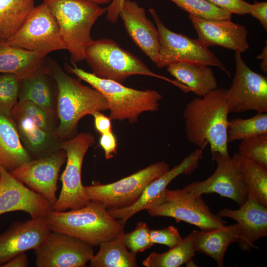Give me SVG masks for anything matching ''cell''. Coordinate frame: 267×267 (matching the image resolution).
I'll return each mask as SVG.
<instances>
[{
  "mask_svg": "<svg viewBox=\"0 0 267 267\" xmlns=\"http://www.w3.org/2000/svg\"><path fill=\"white\" fill-rule=\"evenodd\" d=\"M226 92L227 89L217 88L193 98L185 106L183 117L189 143L204 149L209 144L212 154L229 156Z\"/></svg>",
  "mask_w": 267,
  "mask_h": 267,
  "instance_id": "cell-1",
  "label": "cell"
},
{
  "mask_svg": "<svg viewBox=\"0 0 267 267\" xmlns=\"http://www.w3.org/2000/svg\"><path fill=\"white\" fill-rule=\"evenodd\" d=\"M46 64L57 89L59 124L55 134L59 139H69L77 135L78 124L82 118L95 111L108 110V104L100 92L70 76L54 60L48 59Z\"/></svg>",
  "mask_w": 267,
  "mask_h": 267,
  "instance_id": "cell-2",
  "label": "cell"
},
{
  "mask_svg": "<svg viewBox=\"0 0 267 267\" xmlns=\"http://www.w3.org/2000/svg\"><path fill=\"white\" fill-rule=\"evenodd\" d=\"M45 219L51 231L69 234L93 247L123 233L125 224L111 216L103 205L92 200L69 211L52 210Z\"/></svg>",
  "mask_w": 267,
  "mask_h": 267,
  "instance_id": "cell-3",
  "label": "cell"
},
{
  "mask_svg": "<svg viewBox=\"0 0 267 267\" xmlns=\"http://www.w3.org/2000/svg\"><path fill=\"white\" fill-rule=\"evenodd\" d=\"M58 23L61 38L70 53L72 65L85 58L92 41L91 28L106 8L89 0H44Z\"/></svg>",
  "mask_w": 267,
  "mask_h": 267,
  "instance_id": "cell-4",
  "label": "cell"
},
{
  "mask_svg": "<svg viewBox=\"0 0 267 267\" xmlns=\"http://www.w3.org/2000/svg\"><path fill=\"white\" fill-rule=\"evenodd\" d=\"M65 63L66 70L80 80L89 84L100 92L108 104L109 118L111 120H128L134 124L139 115L145 112L159 110L162 95L155 90H137L124 86L114 81L99 78L93 73Z\"/></svg>",
  "mask_w": 267,
  "mask_h": 267,
  "instance_id": "cell-5",
  "label": "cell"
},
{
  "mask_svg": "<svg viewBox=\"0 0 267 267\" xmlns=\"http://www.w3.org/2000/svg\"><path fill=\"white\" fill-rule=\"evenodd\" d=\"M96 77L122 84L130 76L141 75L167 81L186 93L188 88L177 80H172L151 71L139 59L124 49L111 39L92 40L86 49L85 58Z\"/></svg>",
  "mask_w": 267,
  "mask_h": 267,
  "instance_id": "cell-6",
  "label": "cell"
},
{
  "mask_svg": "<svg viewBox=\"0 0 267 267\" xmlns=\"http://www.w3.org/2000/svg\"><path fill=\"white\" fill-rule=\"evenodd\" d=\"M169 170L168 164L160 161L117 181L108 184L94 181L84 188L90 200L101 204L107 209L126 208L139 199L150 182Z\"/></svg>",
  "mask_w": 267,
  "mask_h": 267,
  "instance_id": "cell-7",
  "label": "cell"
},
{
  "mask_svg": "<svg viewBox=\"0 0 267 267\" xmlns=\"http://www.w3.org/2000/svg\"><path fill=\"white\" fill-rule=\"evenodd\" d=\"M152 217L174 218L176 222L183 221L205 231L225 226L226 222L210 211L202 196L183 189L166 188L162 196L147 210Z\"/></svg>",
  "mask_w": 267,
  "mask_h": 267,
  "instance_id": "cell-8",
  "label": "cell"
},
{
  "mask_svg": "<svg viewBox=\"0 0 267 267\" xmlns=\"http://www.w3.org/2000/svg\"><path fill=\"white\" fill-rule=\"evenodd\" d=\"M95 143L94 136L82 133L61 142L59 149L66 154V167L61 176L62 188L52 209L64 211L77 209L86 205L89 199L82 181V168L88 149Z\"/></svg>",
  "mask_w": 267,
  "mask_h": 267,
  "instance_id": "cell-9",
  "label": "cell"
},
{
  "mask_svg": "<svg viewBox=\"0 0 267 267\" xmlns=\"http://www.w3.org/2000/svg\"><path fill=\"white\" fill-rule=\"evenodd\" d=\"M149 11L159 34L160 49L155 63L158 68L167 67L175 63L184 62L215 66L230 76L225 65L197 39H194L171 31L164 25L154 9L150 8Z\"/></svg>",
  "mask_w": 267,
  "mask_h": 267,
  "instance_id": "cell-10",
  "label": "cell"
},
{
  "mask_svg": "<svg viewBox=\"0 0 267 267\" xmlns=\"http://www.w3.org/2000/svg\"><path fill=\"white\" fill-rule=\"evenodd\" d=\"M6 41L13 46L46 55L66 50L56 20L44 2L34 7L20 29Z\"/></svg>",
  "mask_w": 267,
  "mask_h": 267,
  "instance_id": "cell-11",
  "label": "cell"
},
{
  "mask_svg": "<svg viewBox=\"0 0 267 267\" xmlns=\"http://www.w3.org/2000/svg\"><path fill=\"white\" fill-rule=\"evenodd\" d=\"M235 75L226 92L229 113L247 111L267 113V77L251 70L240 53L235 52Z\"/></svg>",
  "mask_w": 267,
  "mask_h": 267,
  "instance_id": "cell-12",
  "label": "cell"
},
{
  "mask_svg": "<svg viewBox=\"0 0 267 267\" xmlns=\"http://www.w3.org/2000/svg\"><path fill=\"white\" fill-rule=\"evenodd\" d=\"M212 154L217 168L207 179L194 181L183 188L189 192L197 195L217 193L230 198L240 206L246 201L248 194L238 162V155L225 156L218 153Z\"/></svg>",
  "mask_w": 267,
  "mask_h": 267,
  "instance_id": "cell-13",
  "label": "cell"
},
{
  "mask_svg": "<svg viewBox=\"0 0 267 267\" xmlns=\"http://www.w3.org/2000/svg\"><path fill=\"white\" fill-rule=\"evenodd\" d=\"M93 246L69 234L50 231L35 249L38 267H84L94 255Z\"/></svg>",
  "mask_w": 267,
  "mask_h": 267,
  "instance_id": "cell-14",
  "label": "cell"
},
{
  "mask_svg": "<svg viewBox=\"0 0 267 267\" xmlns=\"http://www.w3.org/2000/svg\"><path fill=\"white\" fill-rule=\"evenodd\" d=\"M66 154L63 149L45 157L32 159L10 174L33 190L44 196L53 206L57 198V180L62 166L66 162Z\"/></svg>",
  "mask_w": 267,
  "mask_h": 267,
  "instance_id": "cell-15",
  "label": "cell"
},
{
  "mask_svg": "<svg viewBox=\"0 0 267 267\" xmlns=\"http://www.w3.org/2000/svg\"><path fill=\"white\" fill-rule=\"evenodd\" d=\"M52 206L42 194L33 190L0 166V215L23 211L31 219L44 218Z\"/></svg>",
  "mask_w": 267,
  "mask_h": 267,
  "instance_id": "cell-16",
  "label": "cell"
},
{
  "mask_svg": "<svg viewBox=\"0 0 267 267\" xmlns=\"http://www.w3.org/2000/svg\"><path fill=\"white\" fill-rule=\"evenodd\" d=\"M203 149L198 148L186 156L178 165L168 170L150 182L144 189L139 199L130 207L123 209H108V213L125 224L136 213L152 207L161 197L168 185L176 177L189 175L199 166L203 158Z\"/></svg>",
  "mask_w": 267,
  "mask_h": 267,
  "instance_id": "cell-17",
  "label": "cell"
},
{
  "mask_svg": "<svg viewBox=\"0 0 267 267\" xmlns=\"http://www.w3.org/2000/svg\"><path fill=\"white\" fill-rule=\"evenodd\" d=\"M50 231L45 217L13 222L0 234V267L19 254L35 249Z\"/></svg>",
  "mask_w": 267,
  "mask_h": 267,
  "instance_id": "cell-18",
  "label": "cell"
},
{
  "mask_svg": "<svg viewBox=\"0 0 267 267\" xmlns=\"http://www.w3.org/2000/svg\"><path fill=\"white\" fill-rule=\"evenodd\" d=\"M189 18L205 46H220L242 53L249 48L245 26L231 20H209L192 15Z\"/></svg>",
  "mask_w": 267,
  "mask_h": 267,
  "instance_id": "cell-19",
  "label": "cell"
},
{
  "mask_svg": "<svg viewBox=\"0 0 267 267\" xmlns=\"http://www.w3.org/2000/svg\"><path fill=\"white\" fill-rule=\"evenodd\" d=\"M221 217L232 219L237 222L240 229L238 241L240 249L250 251L256 241L267 235V207L255 199L248 197L238 209L224 208L218 214Z\"/></svg>",
  "mask_w": 267,
  "mask_h": 267,
  "instance_id": "cell-20",
  "label": "cell"
},
{
  "mask_svg": "<svg viewBox=\"0 0 267 267\" xmlns=\"http://www.w3.org/2000/svg\"><path fill=\"white\" fill-rule=\"evenodd\" d=\"M119 17L131 38L155 63L160 49L159 34L157 27L146 17L145 9L134 1L125 0Z\"/></svg>",
  "mask_w": 267,
  "mask_h": 267,
  "instance_id": "cell-21",
  "label": "cell"
},
{
  "mask_svg": "<svg viewBox=\"0 0 267 267\" xmlns=\"http://www.w3.org/2000/svg\"><path fill=\"white\" fill-rule=\"evenodd\" d=\"M11 119L32 158H43L59 150L60 142L55 133L45 131L39 123L31 118L11 116Z\"/></svg>",
  "mask_w": 267,
  "mask_h": 267,
  "instance_id": "cell-22",
  "label": "cell"
},
{
  "mask_svg": "<svg viewBox=\"0 0 267 267\" xmlns=\"http://www.w3.org/2000/svg\"><path fill=\"white\" fill-rule=\"evenodd\" d=\"M46 55L13 46L0 41V73L16 75L22 79L45 64Z\"/></svg>",
  "mask_w": 267,
  "mask_h": 267,
  "instance_id": "cell-23",
  "label": "cell"
},
{
  "mask_svg": "<svg viewBox=\"0 0 267 267\" xmlns=\"http://www.w3.org/2000/svg\"><path fill=\"white\" fill-rule=\"evenodd\" d=\"M239 238L240 229L237 223L209 231H198L194 238V248L196 252L211 257L219 267H222L228 247L238 242Z\"/></svg>",
  "mask_w": 267,
  "mask_h": 267,
  "instance_id": "cell-24",
  "label": "cell"
},
{
  "mask_svg": "<svg viewBox=\"0 0 267 267\" xmlns=\"http://www.w3.org/2000/svg\"><path fill=\"white\" fill-rule=\"evenodd\" d=\"M51 77L45 62L36 73L22 80L19 100H29L53 117L54 95Z\"/></svg>",
  "mask_w": 267,
  "mask_h": 267,
  "instance_id": "cell-25",
  "label": "cell"
},
{
  "mask_svg": "<svg viewBox=\"0 0 267 267\" xmlns=\"http://www.w3.org/2000/svg\"><path fill=\"white\" fill-rule=\"evenodd\" d=\"M167 70L176 80L199 97L218 88L214 73L208 66L178 62L170 64Z\"/></svg>",
  "mask_w": 267,
  "mask_h": 267,
  "instance_id": "cell-26",
  "label": "cell"
},
{
  "mask_svg": "<svg viewBox=\"0 0 267 267\" xmlns=\"http://www.w3.org/2000/svg\"><path fill=\"white\" fill-rule=\"evenodd\" d=\"M32 159L11 119L0 114V166L10 172Z\"/></svg>",
  "mask_w": 267,
  "mask_h": 267,
  "instance_id": "cell-27",
  "label": "cell"
},
{
  "mask_svg": "<svg viewBox=\"0 0 267 267\" xmlns=\"http://www.w3.org/2000/svg\"><path fill=\"white\" fill-rule=\"evenodd\" d=\"M198 230L192 231L176 246L162 253H151L142 262L146 267H178L183 264L191 265L195 256L194 241Z\"/></svg>",
  "mask_w": 267,
  "mask_h": 267,
  "instance_id": "cell-28",
  "label": "cell"
},
{
  "mask_svg": "<svg viewBox=\"0 0 267 267\" xmlns=\"http://www.w3.org/2000/svg\"><path fill=\"white\" fill-rule=\"evenodd\" d=\"M122 234L99 244L97 253L90 258L91 267H136V255L129 252Z\"/></svg>",
  "mask_w": 267,
  "mask_h": 267,
  "instance_id": "cell-29",
  "label": "cell"
},
{
  "mask_svg": "<svg viewBox=\"0 0 267 267\" xmlns=\"http://www.w3.org/2000/svg\"><path fill=\"white\" fill-rule=\"evenodd\" d=\"M35 7V0H0V41L14 35Z\"/></svg>",
  "mask_w": 267,
  "mask_h": 267,
  "instance_id": "cell-30",
  "label": "cell"
},
{
  "mask_svg": "<svg viewBox=\"0 0 267 267\" xmlns=\"http://www.w3.org/2000/svg\"><path fill=\"white\" fill-rule=\"evenodd\" d=\"M238 155L248 197L267 207V168Z\"/></svg>",
  "mask_w": 267,
  "mask_h": 267,
  "instance_id": "cell-31",
  "label": "cell"
},
{
  "mask_svg": "<svg viewBox=\"0 0 267 267\" xmlns=\"http://www.w3.org/2000/svg\"><path fill=\"white\" fill-rule=\"evenodd\" d=\"M227 142L267 134V114L257 113L248 118H235L228 121Z\"/></svg>",
  "mask_w": 267,
  "mask_h": 267,
  "instance_id": "cell-32",
  "label": "cell"
},
{
  "mask_svg": "<svg viewBox=\"0 0 267 267\" xmlns=\"http://www.w3.org/2000/svg\"><path fill=\"white\" fill-rule=\"evenodd\" d=\"M22 79L12 74L0 75V114L11 119L12 110L18 102Z\"/></svg>",
  "mask_w": 267,
  "mask_h": 267,
  "instance_id": "cell-33",
  "label": "cell"
},
{
  "mask_svg": "<svg viewBox=\"0 0 267 267\" xmlns=\"http://www.w3.org/2000/svg\"><path fill=\"white\" fill-rule=\"evenodd\" d=\"M189 15L209 20H231V14L206 0H170Z\"/></svg>",
  "mask_w": 267,
  "mask_h": 267,
  "instance_id": "cell-34",
  "label": "cell"
},
{
  "mask_svg": "<svg viewBox=\"0 0 267 267\" xmlns=\"http://www.w3.org/2000/svg\"><path fill=\"white\" fill-rule=\"evenodd\" d=\"M238 154L267 168V134L242 140L238 146Z\"/></svg>",
  "mask_w": 267,
  "mask_h": 267,
  "instance_id": "cell-35",
  "label": "cell"
},
{
  "mask_svg": "<svg viewBox=\"0 0 267 267\" xmlns=\"http://www.w3.org/2000/svg\"><path fill=\"white\" fill-rule=\"evenodd\" d=\"M150 228L146 223L139 222L132 231L122 234V239L126 247L130 252L136 255L150 249L154 244L150 237Z\"/></svg>",
  "mask_w": 267,
  "mask_h": 267,
  "instance_id": "cell-36",
  "label": "cell"
},
{
  "mask_svg": "<svg viewBox=\"0 0 267 267\" xmlns=\"http://www.w3.org/2000/svg\"><path fill=\"white\" fill-rule=\"evenodd\" d=\"M149 234L153 243L165 245L170 248L178 245L182 239L178 229L172 225L161 229L150 230Z\"/></svg>",
  "mask_w": 267,
  "mask_h": 267,
  "instance_id": "cell-37",
  "label": "cell"
},
{
  "mask_svg": "<svg viewBox=\"0 0 267 267\" xmlns=\"http://www.w3.org/2000/svg\"><path fill=\"white\" fill-rule=\"evenodd\" d=\"M230 14H249L252 4L243 0H206Z\"/></svg>",
  "mask_w": 267,
  "mask_h": 267,
  "instance_id": "cell-38",
  "label": "cell"
},
{
  "mask_svg": "<svg viewBox=\"0 0 267 267\" xmlns=\"http://www.w3.org/2000/svg\"><path fill=\"white\" fill-rule=\"evenodd\" d=\"M99 144L104 150L106 159H110L114 157V154L117 152V143L112 132L101 134Z\"/></svg>",
  "mask_w": 267,
  "mask_h": 267,
  "instance_id": "cell-39",
  "label": "cell"
},
{
  "mask_svg": "<svg viewBox=\"0 0 267 267\" xmlns=\"http://www.w3.org/2000/svg\"><path fill=\"white\" fill-rule=\"evenodd\" d=\"M94 118V126L101 134L111 132V119L100 111H95L91 114Z\"/></svg>",
  "mask_w": 267,
  "mask_h": 267,
  "instance_id": "cell-40",
  "label": "cell"
},
{
  "mask_svg": "<svg viewBox=\"0 0 267 267\" xmlns=\"http://www.w3.org/2000/svg\"><path fill=\"white\" fill-rule=\"evenodd\" d=\"M257 19L264 29L267 30V2H255L252 4L250 14Z\"/></svg>",
  "mask_w": 267,
  "mask_h": 267,
  "instance_id": "cell-41",
  "label": "cell"
},
{
  "mask_svg": "<svg viewBox=\"0 0 267 267\" xmlns=\"http://www.w3.org/2000/svg\"><path fill=\"white\" fill-rule=\"evenodd\" d=\"M125 0H112L109 5L106 7V19L112 23L117 22L119 13Z\"/></svg>",
  "mask_w": 267,
  "mask_h": 267,
  "instance_id": "cell-42",
  "label": "cell"
},
{
  "mask_svg": "<svg viewBox=\"0 0 267 267\" xmlns=\"http://www.w3.org/2000/svg\"><path fill=\"white\" fill-rule=\"evenodd\" d=\"M28 266L27 256L25 253H22L15 256L1 267H27Z\"/></svg>",
  "mask_w": 267,
  "mask_h": 267,
  "instance_id": "cell-43",
  "label": "cell"
},
{
  "mask_svg": "<svg viewBox=\"0 0 267 267\" xmlns=\"http://www.w3.org/2000/svg\"><path fill=\"white\" fill-rule=\"evenodd\" d=\"M258 59L262 60L261 63V68L263 71L265 73H267V44L266 42V45L263 49L261 53L257 56Z\"/></svg>",
  "mask_w": 267,
  "mask_h": 267,
  "instance_id": "cell-44",
  "label": "cell"
},
{
  "mask_svg": "<svg viewBox=\"0 0 267 267\" xmlns=\"http://www.w3.org/2000/svg\"><path fill=\"white\" fill-rule=\"evenodd\" d=\"M98 4H104L110 3L112 0H89Z\"/></svg>",
  "mask_w": 267,
  "mask_h": 267,
  "instance_id": "cell-45",
  "label": "cell"
}]
</instances>
